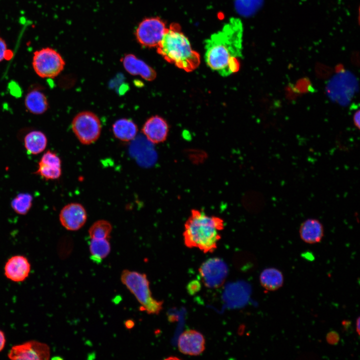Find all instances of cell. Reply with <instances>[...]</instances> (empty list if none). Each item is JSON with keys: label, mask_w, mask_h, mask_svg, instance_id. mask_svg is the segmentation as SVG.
<instances>
[{"label": "cell", "mask_w": 360, "mask_h": 360, "mask_svg": "<svg viewBox=\"0 0 360 360\" xmlns=\"http://www.w3.org/2000/svg\"><path fill=\"white\" fill-rule=\"evenodd\" d=\"M243 26L241 20L232 18L222 30L204 41V58L208 66L226 76L237 72L242 50Z\"/></svg>", "instance_id": "cell-1"}, {"label": "cell", "mask_w": 360, "mask_h": 360, "mask_svg": "<svg viewBox=\"0 0 360 360\" xmlns=\"http://www.w3.org/2000/svg\"><path fill=\"white\" fill-rule=\"evenodd\" d=\"M224 226L221 218L192 209L184 223V244L188 248H198L204 253L212 252L217 248Z\"/></svg>", "instance_id": "cell-2"}, {"label": "cell", "mask_w": 360, "mask_h": 360, "mask_svg": "<svg viewBox=\"0 0 360 360\" xmlns=\"http://www.w3.org/2000/svg\"><path fill=\"white\" fill-rule=\"evenodd\" d=\"M156 48L165 60L186 72L192 71L200 64L199 54L192 50L178 24H172L168 28Z\"/></svg>", "instance_id": "cell-3"}, {"label": "cell", "mask_w": 360, "mask_h": 360, "mask_svg": "<svg viewBox=\"0 0 360 360\" xmlns=\"http://www.w3.org/2000/svg\"><path fill=\"white\" fill-rule=\"evenodd\" d=\"M122 283L140 304V310L148 314H158L162 309L163 302L154 299L145 274L124 270L120 275Z\"/></svg>", "instance_id": "cell-4"}, {"label": "cell", "mask_w": 360, "mask_h": 360, "mask_svg": "<svg viewBox=\"0 0 360 360\" xmlns=\"http://www.w3.org/2000/svg\"><path fill=\"white\" fill-rule=\"evenodd\" d=\"M32 65L34 72L40 77L54 78L62 71L65 62L56 50L46 47L34 52Z\"/></svg>", "instance_id": "cell-5"}, {"label": "cell", "mask_w": 360, "mask_h": 360, "mask_svg": "<svg viewBox=\"0 0 360 360\" xmlns=\"http://www.w3.org/2000/svg\"><path fill=\"white\" fill-rule=\"evenodd\" d=\"M358 88L354 76L345 70L338 72L328 82L326 92L328 97L340 105L346 106Z\"/></svg>", "instance_id": "cell-6"}, {"label": "cell", "mask_w": 360, "mask_h": 360, "mask_svg": "<svg viewBox=\"0 0 360 360\" xmlns=\"http://www.w3.org/2000/svg\"><path fill=\"white\" fill-rule=\"evenodd\" d=\"M72 130L83 144H90L100 137L102 125L100 118L94 112L84 111L78 114L72 122Z\"/></svg>", "instance_id": "cell-7"}, {"label": "cell", "mask_w": 360, "mask_h": 360, "mask_svg": "<svg viewBox=\"0 0 360 360\" xmlns=\"http://www.w3.org/2000/svg\"><path fill=\"white\" fill-rule=\"evenodd\" d=\"M168 28L158 17L147 18L138 24L135 36L138 42L147 48L157 47Z\"/></svg>", "instance_id": "cell-8"}, {"label": "cell", "mask_w": 360, "mask_h": 360, "mask_svg": "<svg viewBox=\"0 0 360 360\" xmlns=\"http://www.w3.org/2000/svg\"><path fill=\"white\" fill-rule=\"evenodd\" d=\"M50 356L47 344L34 340L14 346L8 354V358L13 360H48Z\"/></svg>", "instance_id": "cell-9"}, {"label": "cell", "mask_w": 360, "mask_h": 360, "mask_svg": "<svg viewBox=\"0 0 360 360\" xmlns=\"http://www.w3.org/2000/svg\"><path fill=\"white\" fill-rule=\"evenodd\" d=\"M199 272L206 287L217 288L225 281L228 274V267L222 260L214 258L206 260L200 266Z\"/></svg>", "instance_id": "cell-10"}, {"label": "cell", "mask_w": 360, "mask_h": 360, "mask_svg": "<svg viewBox=\"0 0 360 360\" xmlns=\"http://www.w3.org/2000/svg\"><path fill=\"white\" fill-rule=\"evenodd\" d=\"M59 219L61 224L67 230H78L84 226L86 221V211L80 204H68L61 210Z\"/></svg>", "instance_id": "cell-11"}, {"label": "cell", "mask_w": 360, "mask_h": 360, "mask_svg": "<svg viewBox=\"0 0 360 360\" xmlns=\"http://www.w3.org/2000/svg\"><path fill=\"white\" fill-rule=\"evenodd\" d=\"M178 346L184 354L198 356L204 350L205 340L200 332L194 330H186L180 336Z\"/></svg>", "instance_id": "cell-12"}, {"label": "cell", "mask_w": 360, "mask_h": 360, "mask_svg": "<svg viewBox=\"0 0 360 360\" xmlns=\"http://www.w3.org/2000/svg\"><path fill=\"white\" fill-rule=\"evenodd\" d=\"M30 268V264L26 256L16 255L10 257L6 262L4 268V275L12 281L21 282L28 276Z\"/></svg>", "instance_id": "cell-13"}, {"label": "cell", "mask_w": 360, "mask_h": 360, "mask_svg": "<svg viewBox=\"0 0 360 360\" xmlns=\"http://www.w3.org/2000/svg\"><path fill=\"white\" fill-rule=\"evenodd\" d=\"M61 164L60 157L48 150L40 158L36 173L46 180H57L62 174Z\"/></svg>", "instance_id": "cell-14"}, {"label": "cell", "mask_w": 360, "mask_h": 360, "mask_svg": "<svg viewBox=\"0 0 360 360\" xmlns=\"http://www.w3.org/2000/svg\"><path fill=\"white\" fill-rule=\"evenodd\" d=\"M142 131L150 142L158 144L166 140L168 126L166 122L162 118L154 116L146 120L142 126Z\"/></svg>", "instance_id": "cell-15"}, {"label": "cell", "mask_w": 360, "mask_h": 360, "mask_svg": "<svg viewBox=\"0 0 360 360\" xmlns=\"http://www.w3.org/2000/svg\"><path fill=\"white\" fill-rule=\"evenodd\" d=\"M121 62L126 70L132 75L140 76L148 81H152L156 78V71L133 54H126L121 59Z\"/></svg>", "instance_id": "cell-16"}, {"label": "cell", "mask_w": 360, "mask_h": 360, "mask_svg": "<svg viewBox=\"0 0 360 360\" xmlns=\"http://www.w3.org/2000/svg\"><path fill=\"white\" fill-rule=\"evenodd\" d=\"M300 239L308 244H315L321 242L324 236L322 223L318 219L310 218L304 221L299 228Z\"/></svg>", "instance_id": "cell-17"}, {"label": "cell", "mask_w": 360, "mask_h": 360, "mask_svg": "<svg viewBox=\"0 0 360 360\" xmlns=\"http://www.w3.org/2000/svg\"><path fill=\"white\" fill-rule=\"evenodd\" d=\"M115 137L123 142H129L134 138L138 128L133 120L128 118H120L116 120L112 126Z\"/></svg>", "instance_id": "cell-18"}, {"label": "cell", "mask_w": 360, "mask_h": 360, "mask_svg": "<svg viewBox=\"0 0 360 360\" xmlns=\"http://www.w3.org/2000/svg\"><path fill=\"white\" fill-rule=\"evenodd\" d=\"M24 104L28 110L35 114L44 113L48 108V103L45 94L38 90H32L26 94Z\"/></svg>", "instance_id": "cell-19"}, {"label": "cell", "mask_w": 360, "mask_h": 360, "mask_svg": "<svg viewBox=\"0 0 360 360\" xmlns=\"http://www.w3.org/2000/svg\"><path fill=\"white\" fill-rule=\"evenodd\" d=\"M261 286L266 290L274 291L281 288L284 284V276L279 270L270 268L264 270L260 276Z\"/></svg>", "instance_id": "cell-20"}, {"label": "cell", "mask_w": 360, "mask_h": 360, "mask_svg": "<svg viewBox=\"0 0 360 360\" xmlns=\"http://www.w3.org/2000/svg\"><path fill=\"white\" fill-rule=\"evenodd\" d=\"M47 138L42 132L34 130L28 132L24 137V147L27 152L32 154L42 152L46 147Z\"/></svg>", "instance_id": "cell-21"}, {"label": "cell", "mask_w": 360, "mask_h": 360, "mask_svg": "<svg viewBox=\"0 0 360 360\" xmlns=\"http://www.w3.org/2000/svg\"><path fill=\"white\" fill-rule=\"evenodd\" d=\"M91 260L100 264L110 252V244L108 239H91L89 244Z\"/></svg>", "instance_id": "cell-22"}, {"label": "cell", "mask_w": 360, "mask_h": 360, "mask_svg": "<svg viewBox=\"0 0 360 360\" xmlns=\"http://www.w3.org/2000/svg\"><path fill=\"white\" fill-rule=\"evenodd\" d=\"M112 230L111 224L106 220H98L94 222L88 230L91 239H108Z\"/></svg>", "instance_id": "cell-23"}, {"label": "cell", "mask_w": 360, "mask_h": 360, "mask_svg": "<svg viewBox=\"0 0 360 360\" xmlns=\"http://www.w3.org/2000/svg\"><path fill=\"white\" fill-rule=\"evenodd\" d=\"M32 196L30 194H20L12 200V208L16 213L24 215L30 209L32 204Z\"/></svg>", "instance_id": "cell-24"}, {"label": "cell", "mask_w": 360, "mask_h": 360, "mask_svg": "<svg viewBox=\"0 0 360 360\" xmlns=\"http://www.w3.org/2000/svg\"><path fill=\"white\" fill-rule=\"evenodd\" d=\"M264 0H236V8L240 14L248 16L254 14L262 6Z\"/></svg>", "instance_id": "cell-25"}, {"label": "cell", "mask_w": 360, "mask_h": 360, "mask_svg": "<svg viewBox=\"0 0 360 360\" xmlns=\"http://www.w3.org/2000/svg\"><path fill=\"white\" fill-rule=\"evenodd\" d=\"M294 86L300 94L308 92L312 93L316 92L310 80L307 77L299 79L296 82Z\"/></svg>", "instance_id": "cell-26"}, {"label": "cell", "mask_w": 360, "mask_h": 360, "mask_svg": "<svg viewBox=\"0 0 360 360\" xmlns=\"http://www.w3.org/2000/svg\"><path fill=\"white\" fill-rule=\"evenodd\" d=\"M315 70L316 76L320 78H326L332 72V70L330 67L321 64H317Z\"/></svg>", "instance_id": "cell-27"}, {"label": "cell", "mask_w": 360, "mask_h": 360, "mask_svg": "<svg viewBox=\"0 0 360 360\" xmlns=\"http://www.w3.org/2000/svg\"><path fill=\"white\" fill-rule=\"evenodd\" d=\"M285 94L286 98L290 100H296L300 94L296 90L294 86L288 84L285 88Z\"/></svg>", "instance_id": "cell-28"}, {"label": "cell", "mask_w": 360, "mask_h": 360, "mask_svg": "<svg viewBox=\"0 0 360 360\" xmlns=\"http://www.w3.org/2000/svg\"><path fill=\"white\" fill-rule=\"evenodd\" d=\"M326 340L328 344L332 345L336 344L340 340L338 334L335 331L329 332L326 336Z\"/></svg>", "instance_id": "cell-29"}, {"label": "cell", "mask_w": 360, "mask_h": 360, "mask_svg": "<svg viewBox=\"0 0 360 360\" xmlns=\"http://www.w3.org/2000/svg\"><path fill=\"white\" fill-rule=\"evenodd\" d=\"M8 50L5 40L0 36V62L2 61L8 56Z\"/></svg>", "instance_id": "cell-30"}, {"label": "cell", "mask_w": 360, "mask_h": 360, "mask_svg": "<svg viewBox=\"0 0 360 360\" xmlns=\"http://www.w3.org/2000/svg\"><path fill=\"white\" fill-rule=\"evenodd\" d=\"M360 110L358 109L354 114L353 120L356 126L360 128Z\"/></svg>", "instance_id": "cell-31"}, {"label": "cell", "mask_w": 360, "mask_h": 360, "mask_svg": "<svg viewBox=\"0 0 360 360\" xmlns=\"http://www.w3.org/2000/svg\"><path fill=\"white\" fill-rule=\"evenodd\" d=\"M6 336L4 332L0 330V352L4 349L6 344Z\"/></svg>", "instance_id": "cell-32"}, {"label": "cell", "mask_w": 360, "mask_h": 360, "mask_svg": "<svg viewBox=\"0 0 360 360\" xmlns=\"http://www.w3.org/2000/svg\"><path fill=\"white\" fill-rule=\"evenodd\" d=\"M124 325L127 328L130 329L134 326V322L132 320H128L125 322Z\"/></svg>", "instance_id": "cell-33"}, {"label": "cell", "mask_w": 360, "mask_h": 360, "mask_svg": "<svg viewBox=\"0 0 360 360\" xmlns=\"http://www.w3.org/2000/svg\"><path fill=\"white\" fill-rule=\"evenodd\" d=\"M335 70L336 72H340L344 70V66L341 64H338L336 66Z\"/></svg>", "instance_id": "cell-34"}, {"label": "cell", "mask_w": 360, "mask_h": 360, "mask_svg": "<svg viewBox=\"0 0 360 360\" xmlns=\"http://www.w3.org/2000/svg\"><path fill=\"white\" fill-rule=\"evenodd\" d=\"M356 330L358 334V335H360V318L358 317L357 318L356 322Z\"/></svg>", "instance_id": "cell-35"}]
</instances>
